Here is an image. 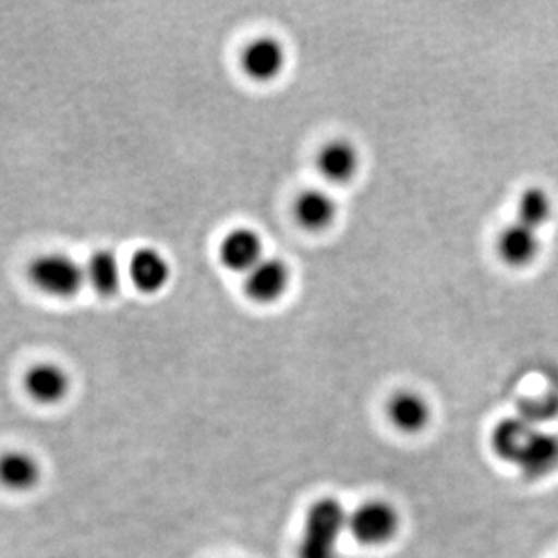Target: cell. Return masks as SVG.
<instances>
[{"instance_id": "1", "label": "cell", "mask_w": 558, "mask_h": 558, "mask_svg": "<svg viewBox=\"0 0 558 558\" xmlns=\"http://www.w3.org/2000/svg\"><path fill=\"white\" fill-rule=\"evenodd\" d=\"M490 445L502 463L515 466L526 480H544L558 470V434L541 430L527 420L497 423Z\"/></svg>"}, {"instance_id": "2", "label": "cell", "mask_w": 558, "mask_h": 558, "mask_svg": "<svg viewBox=\"0 0 558 558\" xmlns=\"http://www.w3.org/2000/svg\"><path fill=\"white\" fill-rule=\"evenodd\" d=\"M349 513L340 500L324 497L306 513L299 543V558H338L343 533L348 532Z\"/></svg>"}, {"instance_id": "3", "label": "cell", "mask_w": 558, "mask_h": 558, "mask_svg": "<svg viewBox=\"0 0 558 558\" xmlns=\"http://www.w3.org/2000/svg\"><path fill=\"white\" fill-rule=\"evenodd\" d=\"M29 279L38 290L57 299H71L84 288L85 268L63 253H46L29 266Z\"/></svg>"}, {"instance_id": "4", "label": "cell", "mask_w": 558, "mask_h": 558, "mask_svg": "<svg viewBox=\"0 0 558 558\" xmlns=\"http://www.w3.org/2000/svg\"><path fill=\"white\" fill-rule=\"evenodd\" d=\"M400 513L385 500H367L348 517V532L362 546L378 548L400 532Z\"/></svg>"}, {"instance_id": "5", "label": "cell", "mask_w": 558, "mask_h": 558, "mask_svg": "<svg viewBox=\"0 0 558 558\" xmlns=\"http://www.w3.org/2000/svg\"><path fill=\"white\" fill-rule=\"evenodd\" d=\"M288 63V53L280 40L274 37H258L244 48L241 65L248 78L258 84H268L279 78Z\"/></svg>"}, {"instance_id": "6", "label": "cell", "mask_w": 558, "mask_h": 558, "mask_svg": "<svg viewBox=\"0 0 558 558\" xmlns=\"http://www.w3.org/2000/svg\"><path fill=\"white\" fill-rule=\"evenodd\" d=\"M291 274L282 258L264 257L250 274L244 275V290L258 304H274L290 288Z\"/></svg>"}, {"instance_id": "7", "label": "cell", "mask_w": 558, "mask_h": 558, "mask_svg": "<svg viewBox=\"0 0 558 558\" xmlns=\"http://www.w3.org/2000/svg\"><path fill=\"white\" fill-rule=\"evenodd\" d=\"M264 257L263 239L252 228L232 230L219 246L222 266L233 274H250Z\"/></svg>"}, {"instance_id": "8", "label": "cell", "mask_w": 558, "mask_h": 558, "mask_svg": "<svg viewBox=\"0 0 558 558\" xmlns=\"http://www.w3.org/2000/svg\"><path fill=\"white\" fill-rule=\"evenodd\" d=\"M126 275L143 295H158L169 286L172 268L163 253L154 248H142L132 255Z\"/></svg>"}, {"instance_id": "9", "label": "cell", "mask_w": 558, "mask_h": 558, "mask_svg": "<svg viewBox=\"0 0 558 558\" xmlns=\"http://www.w3.org/2000/svg\"><path fill=\"white\" fill-rule=\"evenodd\" d=\"M543 248L541 235L537 230L524 227L521 222H513L499 233L497 238V253L500 260L510 268H527L537 260Z\"/></svg>"}, {"instance_id": "10", "label": "cell", "mask_w": 558, "mask_h": 558, "mask_svg": "<svg viewBox=\"0 0 558 558\" xmlns=\"http://www.w3.org/2000/svg\"><path fill=\"white\" fill-rule=\"evenodd\" d=\"M387 417L400 433L417 434L433 420V407L420 392L400 390L387 403Z\"/></svg>"}, {"instance_id": "11", "label": "cell", "mask_w": 558, "mask_h": 558, "mask_svg": "<svg viewBox=\"0 0 558 558\" xmlns=\"http://www.w3.org/2000/svg\"><path fill=\"white\" fill-rule=\"evenodd\" d=\"M316 169L324 180L332 185H343L354 180L360 170V154L353 143L335 140L320 148Z\"/></svg>"}, {"instance_id": "12", "label": "cell", "mask_w": 558, "mask_h": 558, "mask_svg": "<svg viewBox=\"0 0 558 558\" xmlns=\"http://www.w3.org/2000/svg\"><path fill=\"white\" fill-rule=\"evenodd\" d=\"M24 389L32 400L43 405H54L69 395L71 378L57 364L33 365L24 376Z\"/></svg>"}, {"instance_id": "13", "label": "cell", "mask_w": 558, "mask_h": 558, "mask_svg": "<svg viewBox=\"0 0 558 558\" xmlns=\"http://www.w3.org/2000/svg\"><path fill=\"white\" fill-rule=\"evenodd\" d=\"M296 221L311 232H322L337 221L338 203L326 190H306L295 203Z\"/></svg>"}, {"instance_id": "14", "label": "cell", "mask_w": 558, "mask_h": 558, "mask_svg": "<svg viewBox=\"0 0 558 558\" xmlns=\"http://www.w3.org/2000/svg\"><path fill=\"white\" fill-rule=\"evenodd\" d=\"M43 469L32 453L11 450L0 456V485L11 492H29L40 483Z\"/></svg>"}, {"instance_id": "15", "label": "cell", "mask_w": 558, "mask_h": 558, "mask_svg": "<svg viewBox=\"0 0 558 558\" xmlns=\"http://www.w3.org/2000/svg\"><path fill=\"white\" fill-rule=\"evenodd\" d=\"M85 282L101 296L117 295L123 282V266L117 253L98 250L85 263Z\"/></svg>"}, {"instance_id": "16", "label": "cell", "mask_w": 558, "mask_h": 558, "mask_svg": "<svg viewBox=\"0 0 558 558\" xmlns=\"http://www.w3.org/2000/svg\"><path fill=\"white\" fill-rule=\"evenodd\" d=\"M551 217H554V199L546 190L535 186L521 195L517 205V222L541 232V228L546 227L551 221Z\"/></svg>"}]
</instances>
